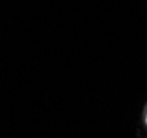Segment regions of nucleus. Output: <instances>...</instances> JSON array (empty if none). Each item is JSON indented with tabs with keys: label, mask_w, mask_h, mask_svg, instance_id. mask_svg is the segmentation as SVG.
<instances>
[{
	"label": "nucleus",
	"mask_w": 147,
	"mask_h": 138,
	"mask_svg": "<svg viewBox=\"0 0 147 138\" xmlns=\"http://www.w3.org/2000/svg\"><path fill=\"white\" fill-rule=\"evenodd\" d=\"M146 122H147V117H146Z\"/></svg>",
	"instance_id": "nucleus-1"
}]
</instances>
